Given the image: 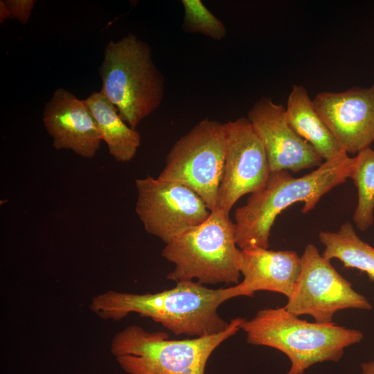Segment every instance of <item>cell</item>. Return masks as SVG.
Segmentation results:
<instances>
[{"mask_svg": "<svg viewBox=\"0 0 374 374\" xmlns=\"http://www.w3.org/2000/svg\"><path fill=\"white\" fill-rule=\"evenodd\" d=\"M232 286L211 289L196 281H179L155 293L109 290L91 299L89 309L104 320L118 321L130 314L151 318L176 335L195 337L220 332L229 326L217 312L233 299Z\"/></svg>", "mask_w": 374, "mask_h": 374, "instance_id": "6da1fadb", "label": "cell"}, {"mask_svg": "<svg viewBox=\"0 0 374 374\" xmlns=\"http://www.w3.org/2000/svg\"><path fill=\"white\" fill-rule=\"evenodd\" d=\"M355 157L347 153L325 161L300 177L287 170L271 172L265 186L250 194L246 204L234 214L236 244L240 249H268L271 227L277 216L290 205L302 202L303 214L312 210L321 198L350 178Z\"/></svg>", "mask_w": 374, "mask_h": 374, "instance_id": "7a4b0ae2", "label": "cell"}, {"mask_svg": "<svg viewBox=\"0 0 374 374\" xmlns=\"http://www.w3.org/2000/svg\"><path fill=\"white\" fill-rule=\"evenodd\" d=\"M241 329L249 344L283 353L291 366L286 374H303L314 364L337 362L346 348L360 342L363 333L335 323L301 319L283 308H266L244 320Z\"/></svg>", "mask_w": 374, "mask_h": 374, "instance_id": "3957f363", "label": "cell"}, {"mask_svg": "<svg viewBox=\"0 0 374 374\" xmlns=\"http://www.w3.org/2000/svg\"><path fill=\"white\" fill-rule=\"evenodd\" d=\"M237 317L217 334L186 339H170L162 331L130 325L112 337L110 350L127 374H205L213 352L235 335L244 321Z\"/></svg>", "mask_w": 374, "mask_h": 374, "instance_id": "277c9868", "label": "cell"}, {"mask_svg": "<svg viewBox=\"0 0 374 374\" xmlns=\"http://www.w3.org/2000/svg\"><path fill=\"white\" fill-rule=\"evenodd\" d=\"M100 75L101 91L132 129L163 100L164 76L153 61L150 46L132 33L107 44Z\"/></svg>", "mask_w": 374, "mask_h": 374, "instance_id": "5b68a950", "label": "cell"}, {"mask_svg": "<svg viewBox=\"0 0 374 374\" xmlns=\"http://www.w3.org/2000/svg\"><path fill=\"white\" fill-rule=\"evenodd\" d=\"M161 255L175 265L167 278L175 283H239L241 249L236 244L234 222L219 208L166 244Z\"/></svg>", "mask_w": 374, "mask_h": 374, "instance_id": "8992f818", "label": "cell"}, {"mask_svg": "<svg viewBox=\"0 0 374 374\" xmlns=\"http://www.w3.org/2000/svg\"><path fill=\"white\" fill-rule=\"evenodd\" d=\"M224 154L223 123L203 119L175 141L158 178L188 187L211 211L217 205Z\"/></svg>", "mask_w": 374, "mask_h": 374, "instance_id": "52a82bcc", "label": "cell"}, {"mask_svg": "<svg viewBox=\"0 0 374 374\" xmlns=\"http://www.w3.org/2000/svg\"><path fill=\"white\" fill-rule=\"evenodd\" d=\"M301 260L300 275L284 306L287 311L297 317L310 315L317 323H330L339 310L372 309L367 299L353 289L351 283L313 244L306 245Z\"/></svg>", "mask_w": 374, "mask_h": 374, "instance_id": "ba28073f", "label": "cell"}, {"mask_svg": "<svg viewBox=\"0 0 374 374\" xmlns=\"http://www.w3.org/2000/svg\"><path fill=\"white\" fill-rule=\"evenodd\" d=\"M135 211L145 231L165 244L200 224L211 211L188 187L148 176L135 180Z\"/></svg>", "mask_w": 374, "mask_h": 374, "instance_id": "9c48e42d", "label": "cell"}, {"mask_svg": "<svg viewBox=\"0 0 374 374\" xmlns=\"http://www.w3.org/2000/svg\"><path fill=\"white\" fill-rule=\"evenodd\" d=\"M223 125L224 164L217 208L229 215L240 197L265 186L271 171L263 144L247 117Z\"/></svg>", "mask_w": 374, "mask_h": 374, "instance_id": "30bf717a", "label": "cell"}, {"mask_svg": "<svg viewBox=\"0 0 374 374\" xmlns=\"http://www.w3.org/2000/svg\"><path fill=\"white\" fill-rule=\"evenodd\" d=\"M253 130L265 148L271 172L319 167L322 159L290 126L285 107L270 97H262L248 112Z\"/></svg>", "mask_w": 374, "mask_h": 374, "instance_id": "8fae6325", "label": "cell"}, {"mask_svg": "<svg viewBox=\"0 0 374 374\" xmlns=\"http://www.w3.org/2000/svg\"><path fill=\"white\" fill-rule=\"evenodd\" d=\"M312 101L348 154H357L374 141V84L340 92L322 91Z\"/></svg>", "mask_w": 374, "mask_h": 374, "instance_id": "7c38bea8", "label": "cell"}, {"mask_svg": "<svg viewBox=\"0 0 374 374\" xmlns=\"http://www.w3.org/2000/svg\"><path fill=\"white\" fill-rule=\"evenodd\" d=\"M43 122L57 150H71L91 159L100 148V134L85 102L64 88L57 89L45 104Z\"/></svg>", "mask_w": 374, "mask_h": 374, "instance_id": "4fadbf2b", "label": "cell"}, {"mask_svg": "<svg viewBox=\"0 0 374 374\" xmlns=\"http://www.w3.org/2000/svg\"><path fill=\"white\" fill-rule=\"evenodd\" d=\"M301 269V257L290 250L274 251L261 247L241 249L242 282L232 286L234 297L252 296L258 291L292 294Z\"/></svg>", "mask_w": 374, "mask_h": 374, "instance_id": "5bb4252c", "label": "cell"}, {"mask_svg": "<svg viewBox=\"0 0 374 374\" xmlns=\"http://www.w3.org/2000/svg\"><path fill=\"white\" fill-rule=\"evenodd\" d=\"M285 111L292 128L322 159L330 161L346 153L316 110L303 86H292Z\"/></svg>", "mask_w": 374, "mask_h": 374, "instance_id": "9a60e30c", "label": "cell"}, {"mask_svg": "<svg viewBox=\"0 0 374 374\" xmlns=\"http://www.w3.org/2000/svg\"><path fill=\"white\" fill-rule=\"evenodd\" d=\"M85 102L109 154L117 161H131L140 146V134L122 119L116 106L101 91L91 93Z\"/></svg>", "mask_w": 374, "mask_h": 374, "instance_id": "2e32d148", "label": "cell"}, {"mask_svg": "<svg viewBox=\"0 0 374 374\" xmlns=\"http://www.w3.org/2000/svg\"><path fill=\"white\" fill-rule=\"evenodd\" d=\"M319 240L324 246V258L337 259L344 268L357 269L374 281V247L357 235L350 222H344L337 231H321Z\"/></svg>", "mask_w": 374, "mask_h": 374, "instance_id": "e0dca14e", "label": "cell"}, {"mask_svg": "<svg viewBox=\"0 0 374 374\" xmlns=\"http://www.w3.org/2000/svg\"><path fill=\"white\" fill-rule=\"evenodd\" d=\"M355 159L350 179L357 189V204L353 220L359 230L364 231L374 221V150L369 147L361 150Z\"/></svg>", "mask_w": 374, "mask_h": 374, "instance_id": "ac0fdd59", "label": "cell"}, {"mask_svg": "<svg viewBox=\"0 0 374 374\" xmlns=\"http://www.w3.org/2000/svg\"><path fill=\"white\" fill-rule=\"evenodd\" d=\"M181 4L184 13L182 24L184 31L202 34L216 41L226 37L224 24L201 0H182Z\"/></svg>", "mask_w": 374, "mask_h": 374, "instance_id": "d6986e66", "label": "cell"}, {"mask_svg": "<svg viewBox=\"0 0 374 374\" xmlns=\"http://www.w3.org/2000/svg\"><path fill=\"white\" fill-rule=\"evenodd\" d=\"M10 19H17L23 25L29 21L35 0H4Z\"/></svg>", "mask_w": 374, "mask_h": 374, "instance_id": "ffe728a7", "label": "cell"}, {"mask_svg": "<svg viewBox=\"0 0 374 374\" xmlns=\"http://www.w3.org/2000/svg\"><path fill=\"white\" fill-rule=\"evenodd\" d=\"M10 19L9 12L6 6L5 1H0V23H3L6 19Z\"/></svg>", "mask_w": 374, "mask_h": 374, "instance_id": "44dd1931", "label": "cell"}, {"mask_svg": "<svg viewBox=\"0 0 374 374\" xmlns=\"http://www.w3.org/2000/svg\"><path fill=\"white\" fill-rule=\"evenodd\" d=\"M362 374H374V359L361 364Z\"/></svg>", "mask_w": 374, "mask_h": 374, "instance_id": "7402d4cb", "label": "cell"}]
</instances>
